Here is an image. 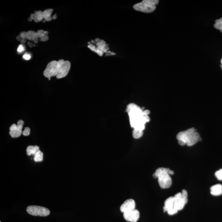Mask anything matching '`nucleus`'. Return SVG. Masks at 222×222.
Wrapping results in <instances>:
<instances>
[{"label": "nucleus", "instance_id": "1", "mask_svg": "<svg viewBox=\"0 0 222 222\" xmlns=\"http://www.w3.org/2000/svg\"><path fill=\"white\" fill-rule=\"evenodd\" d=\"M143 110L134 103L128 105L126 111L129 116L131 126L134 130L143 131L144 129L145 125L147 122L143 113Z\"/></svg>", "mask_w": 222, "mask_h": 222}, {"label": "nucleus", "instance_id": "2", "mask_svg": "<svg viewBox=\"0 0 222 222\" xmlns=\"http://www.w3.org/2000/svg\"><path fill=\"white\" fill-rule=\"evenodd\" d=\"M178 140H182L187 146L190 147L196 143L200 140L199 134L193 128L180 132L176 136Z\"/></svg>", "mask_w": 222, "mask_h": 222}, {"label": "nucleus", "instance_id": "3", "mask_svg": "<svg viewBox=\"0 0 222 222\" xmlns=\"http://www.w3.org/2000/svg\"><path fill=\"white\" fill-rule=\"evenodd\" d=\"M169 168H160L153 174L154 178H158L159 185L162 188H169L172 185V179L169 174Z\"/></svg>", "mask_w": 222, "mask_h": 222}, {"label": "nucleus", "instance_id": "4", "mask_svg": "<svg viewBox=\"0 0 222 222\" xmlns=\"http://www.w3.org/2000/svg\"><path fill=\"white\" fill-rule=\"evenodd\" d=\"M159 3L158 0H144L134 5L133 8L135 11L142 13H152L156 10V5Z\"/></svg>", "mask_w": 222, "mask_h": 222}, {"label": "nucleus", "instance_id": "5", "mask_svg": "<svg viewBox=\"0 0 222 222\" xmlns=\"http://www.w3.org/2000/svg\"><path fill=\"white\" fill-rule=\"evenodd\" d=\"M187 194L185 190H183L181 192L176 193L174 197V208L177 211L181 210L187 202Z\"/></svg>", "mask_w": 222, "mask_h": 222}, {"label": "nucleus", "instance_id": "6", "mask_svg": "<svg viewBox=\"0 0 222 222\" xmlns=\"http://www.w3.org/2000/svg\"><path fill=\"white\" fill-rule=\"evenodd\" d=\"M27 213L31 215L47 216L50 214L48 209L38 206H29L26 209Z\"/></svg>", "mask_w": 222, "mask_h": 222}, {"label": "nucleus", "instance_id": "7", "mask_svg": "<svg viewBox=\"0 0 222 222\" xmlns=\"http://www.w3.org/2000/svg\"><path fill=\"white\" fill-rule=\"evenodd\" d=\"M58 63V71L56 75L57 78L61 79L65 77L68 75L70 68L71 64L69 61H65L61 59Z\"/></svg>", "mask_w": 222, "mask_h": 222}, {"label": "nucleus", "instance_id": "8", "mask_svg": "<svg viewBox=\"0 0 222 222\" xmlns=\"http://www.w3.org/2000/svg\"><path fill=\"white\" fill-rule=\"evenodd\" d=\"M58 71V63L53 61L48 64L44 72V75L46 78H50L51 77L57 75Z\"/></svg>", "mask_w": 222, "mask_h": 222}, {"label": "nucleus", "instance_id": "9", "mask_svg": "<svg viewBox=\"0 0 222 222\" xmlns=\"http://www.w3.org/2000/svg\"><path fill=\"white\" fill-rule=\"evenodd\" d=\"M24 124L23 121L19 120L18 122V124H13L10 128V135L12 137L17 138L19 137L22 133V128Z\"/></svg>", "mask_w": 222, "mask_h": 222}, {"label": "nucleus", "instance_id": "10", "mask_svg": "<svg viewBox=\"0 0 222 222\" xmlns=\"http://www.w3.org/2000/svg\"><path fill=\"white\" fill-rule=\"evenodd\" d=\"M135 203L132 199H128L125 200L120 207L121 212L132 211L135 209Z\"/></svg>", "mask_w": 222, "mask_h": 222}, {"label": "nucleus", "instance_id": "11", "mask_svg": "<svg viewBox=\"0 0 222 222\" xmlns=\"http://www.w3.org/2000/svg\"><path fill=\"white\" fill-rule=\"evenodd\" d=\"M174 197H170L167 199L165 202V205L164 207V212L168 211L174 209Z\"/></svg>", "mask_w": 222, "mask_h": 222}, {"label": "nucleus", "instance_id": "12", "mask_svg": "<svg viewBox=\"0 0 222 222\" xmlns=\"http://www.w3.org/2000/svg\"><path fill=\"white\" fill-rule=\"evenodd\" d=\"M210 189L211 193L214 196H218L222 194V185L221 184L214 185Z\"/></svg>", "mask_w": 222, "mask_h": 222}, {"label": "nucleus", "instance_id": "13", "mask_svg": "<svg viewBox=\"0 0 222 222\" xmlns=\"http://www.w3.org/2000/svg\"><path fill=\"white\" fill-rule=\"evenodd\" d=\"M96 45L97 46L96 48L103 53L106 52L109 49V47H107V45L104 40H100L96 44Z\"/></svg>", "mask_w": 222, "mask_h": 222}, {"label": "nucleus", "instance_id": "14", "mask_svg": "<svg viewBox=\"0 0 222 222\" xmlns=\"http://www.w3.org/2000/svg\"><path fill=\"white\" fill-rule=\"evenodd\" d=\"M39 150V147L37 146H29L26 149V153L28 156L31 155H35V154Z\"/></svg>", "mask_w": 222, "mask_h": 222}, {"label": "nucleus", "instance_id": "15", "mask_svg": "<svg viewBox=\"0 0 222 222\" xmlns=\"http://www.w3.org/2000/svg\"><path fill=\"white\" fill-rule=\"evenodd\" d=\"M140 217V212L137 210L134 209L131 212L130 222H137Z\"/></svg>", "mask_w": 222, "mask_h": 222}, {"label": "nucleus", "instance_id": "16", "mask_svg": "<svg viewBox=\"0 0 222 222\" xmlns=\"http://www.w3.org/2000/svg\"><path fill=\"white\" fill-rule=\"evenodd\" d=\"M53 9H49L45 10L42 12L43 13V18L46 21H50L51 20V15L52 13Z\"/></svg>", "mask_w": 222, "mask_h": 222}, {"label": "nucleus", "instance_id": "17", "mask_svg": "<svg viewBox=\"0 0 222 222\" xmlns=\"http://www.w3.org/2000/svg\"><path fill=\"white\" fill-rule=\"evenodd\" d=\"M33 159L36 162H42L43 160V153L40 150L38 151L34 155Z\"/></svg>", "mask_w": 222, "mask_h": 222}, {"label": "nucleus", "instance_id": "18", "mask_svg": "<svg viewBox=\"0 0 222 222\" xmlns=\"http://www.w3.org/2000/svg\"><path fill=\"white\" fill-rule=\"evenodd\" d=\"M143 134V131L133 130L132 132L133 137L135 139H138L141 137Z\"/></svg>", "mask_w": 222, "mask_h": 222}, {"label": "nucleus", "instance_id": "19", "mask_svg": "<svg viewBox=\"0 0 222 222\" xmlns=\"http://www.w3.org/2000/svg\"><path fill=\"white\" fill-rule=\"evenodd\" d=\"M214 27L222 32V18L216 20Z\"/></svg>", "mask_w": 222, "mask_h": 222}, {"label": "nucleus", "instance_id": "20", "mask_svg": "<svg viewBox=\"0 0 222 222\" xmlns=\"http://www.w3.org/2000/svg\"><path fill=\"white\" fill-rule=\"evenodd\" d=\"M35 17L34 20L36 22H40L44 18L43 13L41 11H35Z\"/></svg>", "mask_w": 222, "mask_h": 222}, {"label": "nucleus", "instance_id": "21", "mask_svg": "<svg viewBox=\"0 0 222 222\" xmlns=\"http://www.w3.org/2000/svg\"><path fill=\"white\" fill-rule=\"evenodd\" d=\"M215 176L218 180H222V171L221 169L216 171L215 173Z\"/></svg>", "mask_w": 222, "mask_h": 222}, {"label": "nucleus", "instance_id": "22", "mask_svg": "<svg viewBox=\"0 0 222 222\" xmlns=\"http://www.w3.org/2000/svg\"><path fill=\"white\" fill-rule=\"evenodd\" d=\"M30 130H31L29 128L26 127L22 132V134L24 136H26L29 135L30 133Z\"/></svg>", "mask_w": 222, "mask_h": 222}, {"label": "nucleus", "instance_id": "23", "mask_svg": "<svg viewBox=\"0 0 222 222\" xmlns=\"http://www.w3.org/2000/svg\"><path fill=\"white\" fill-rule=\"evenodd\" d=\"M178 211H177V210L174 208L168 211V214L170 215H174V214L177 213L178 212Z\"/></svg>", "mask_w": 222, "mask_h": 222}, {"label": "nucleus", "instance_id": "24", "mask_svg": "<svg viewBox=\"0 0 222 222\" xmlns=\"http://www.w3.org/2000/svg\"><path fill=\"white\" fill-rule=\"evenodd\" d=\"M23 58L26 60H29L31 58V56L30 54H28V53L25 54L23 55Z\"/></svg>", "mask_w": 222, "mask_h": 222}, {"label": "nucleus", "instance_id": "25", "mask_svg": "<svg viewBox=\"0 0 222 222\" xmlns=\"http://www.w3.org/2000/svg\"><path fill=\"white\" fill-rule=\"evenodd\" d=\"M24 50V47L22 44H20L18 49V52L21 53L23 52Z\"/></svg>", "mask_w": 222, "mask_h": 222}, {"label": "nucleus", "instance_id": "26", "mask_svg": "<svg viewBox=\"0 0 222 222\" xmlns=\"http://www.w3.org/2000/svg\"><path fill=\"white\" fill-rule=\"evenodd\" d=\"M26 34H27V33H26V32H22V33H20V36H21V37H22V38H23V39H25V38H26Z\"/></svg>", "mask_w": 222, "mask_h": 222}, {"label": "nucleus", "instance_id": "27", "mask_svg": "<svg viewBox=\"0 0 222 222\" xmlns=\"http://www.w3.org/2000/svg\"><path fill=\"white\" fill-rule=\"evenodd\" d=\"M150 113V111L149 110H144L143 111L144 116L149 115Z\"/></svg>", "mask_w": 222, "mask_h": 222}, {"label": "nucleus", "instance_id": "28", "mask_svg": "<svg viewBox=\"0 0 222 222\" xmlns=\"http://www.w3.org/2000/svg\"><path fill=\"white\" fill-rule=\"evenodd\" d=\"M48 38V36H47V35H45L44 37H43L41 38V40L42 41H46L47 40H48L49 39Z\"/></svg>", "mask_w": 222, "mask_h": 222}, {"label": "nucleus", "instance_id": "29", "mask_svg": "<svg viewBox=\"0 0 222 222\" xmlns=\"http://www.w3.org/2000/svg\"><path fill=\"white\" fill-rule=\"evenodd\" d=\"M27 33H28V35H30V36H32H32H33L36 33L33 31H28Z\"/></svg>", "mask_w": 222, "mask_h": 222}, {"label": "nucleus", "instance_id": "30", "mask_svg": "<svg viewBox=\"0 0 222 222\" xmlns=\"http://www.w3.org/2000/svg\"><path fill=\"white\" fill-rule=\"evenodd\" d=\"M178 143H179V144L181 146H184L186 144H185V143L184 142H183V141L182 140H178Z\"/></svg>", "mask_w": 222, "mask_h": 222}, {"label": "nucleus", "instance_id": "31", "mask_svg": "<svg viewBox=\"0 0 222 222\" xmlns=\"http://www.w3.org/2000/svg\"><path fill=\"white\" fill-rule=\"evenodd\" d=\"M17 39L19 41H21L22 40V37L20 36H18L17 37Z\"/></svg>", "mask_w": 222, "mask_h": 222}, {"label": "nucleus", "instance_id": "32", "mask_svg": "<svg viewBox=\"0 0 222 222\" xmlns=\"http://www.w3.org/2000/svg\"><path fill=\"white\" fill-rule=\"evenodd\" d=\"M28 45H29V47H32L33 46V44H32L31 43V42H28Z\"/></svg>", "mask_w": 222, "mask_h": 222}, {"label": "nucleus", "instance_id": "33", "mask_svg": "<svg viewBox=\"0 0 222 222\" xmlns=\"http://www.w3.org/2000/svg\"><path fill=\"white\" fill-rule=\"evenodd\" d=\"M174 173V172L172 170H170V171H169V174H173Z\"/></svg>", "mask_w": 222, "mask_h": 222}, {"label": "nucleus", "instance_id": "34", "mask_svg": "<svg viewBox=\"0 0 222 222\" xmlns=\"http://www.w3.org/2000/svg\"><path fill=\"white\" fill-rule=\"evenodd\" d=\"M26 39H22V40L21 41V42H22V43H25V42H26Z\"/></svg>", "mask_w": 222, "mask_h": 222}, {"label": "nucleus", "instance_id": "35", "mask_svg": "<svg viewBox=\"0 0 222 222\" xmlns=\"http://www.w3.org/2000/svg\"><path fill=\"white\" fill-rule=\"evenodd\" d=\"M57 18L56 15H54V16H53V17L52 19H56Z\"/></svg>", "mask_w": 222, "mask_h": 222}, {"label": "nucleus", "instance_id": "36", "mask_svg": "<svg viewBox=\"0 0 222 222\" xmlns=\"http://www.w3.org/2000/svg\"><path fill=\"white\" fill-rule=\"evenodd\" d=\"M221 65H222V58L221 59Z\"/></svg>", "mask_w": 222, "mask_h": 222}, {"label": "nucleus", "instance_id": "37", "mask_svg": "<svg viewBox=\"0 0 222 222\" xmlns=\"http://www.w3.org/2000/svg\"><path fill=\"white\" fill-rule=\"evenodd\" d=\"M221 69L222 70V65H221Z\"/></svg>", "mask_w": 222, "mask_h": 222}, {"label": "nucleus", "instance_id": "38", "mask_svg": "<svg viewBox=\"0 0 222 222\" xmlns=\"http://www.w3.org/2000/svg\"></svg>", "mask_w": 222, "mask_h": 222}]
</instances>
